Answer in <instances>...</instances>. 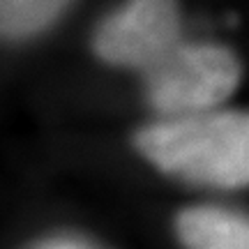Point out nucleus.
<instances>
[{
  "mask_svg": "<svg viewBox=\"0 0 249 249\" xmlns=\"http://www.w3.org/2000/svg\"><path fill=\"white\" fill-rule=\"evenodd\" d=\"M136 148L176 178L219 189L249 187V111L161 118L136 134Z\"/></svg>",
  "mask_w": 249,
  "mask_h": 249,
  "instance_id": "obj_1",
  "label": "nucleus"
},
{
  "mask_svg": "<svg viewBox=\"0 0 249 249\" xmlns=\"http://www.w3.org/2000/svg\"><path fill=\"white\" fill-rule=\"evenodd\" d=\"M148 99L164 118L219 108L240 83V62L219 44L180 42L143 74Z\"/></svg>",
  "mask_w": 249,
  "mask_h": 249,
  "instance_id": "obj_2",
  "label": "nucleus"
},
{
  "mask_svg": "<svg viewBox=\"0 0 249 249\" xmlns=\"http://www.w3.org/2000/svg\"><path fill=\"white\" fill-rule=\"evenodd\" d=\"M180 42L178 0H127L99 26L95 51L111 65L145 74Z\"/></svg>",
  "mask_w": 249,
  "mask_h": 249,
  "instance_id": "obj_3",
  "label": "nucleus"
},
{
  "mask_svg": "<svg viewBox=\"0 0 249 249\" xmlns=\"http://www.w3.org/2000/svg\"><path fill=\"white\" fill-rule=\"evenodd\" d=\"M176 229L187 249H249V214L229 208H187L180 213Z\"/></svg>",
  "mask_w": 249,
  "mask_h": 249,
  "instance_id": "obj_4",
  "label": "nucleus"
},
{
  "mask_svg": "<svg viewBox=\"0 0 249 249\" xmlns=\"http://www.w3.org/2000/svg\"><path fill=\"white\" fill-rule=\"evenodd\" d=\"M71 0H0V35L28 37L44 30Z\"/></svg>",
  "mask_w": 249,
  "mask_h": 249,
  "instance_id": "obj_5",
  "label": "nucleus"
},
{
  "mask_svg": "<svg viewBox=\"0 0 249 249\" xmlns=\"http://www.w3.org/2000/svg\"><path fill=\"white\" fill-rule=\"evenodd\" d=\"M35 249H97V247H92L88 242L74 240V238H58V240H49Z\"/></svg>",
  "mask_w": 249,
  "mask_h": 249,
  "instance_id": "obj_6",
  "label": "nucleus"
}]
</instances>
